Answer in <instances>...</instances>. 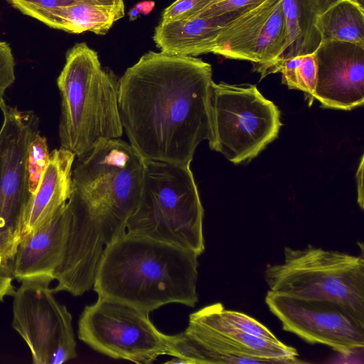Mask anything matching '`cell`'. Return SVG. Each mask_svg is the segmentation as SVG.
<instances>
[{"label": "cell", "mask_w": 364, "mask_h": 364, "mask_svg": "<svg viewBox=\"0 0 364 364\" xmlns=\"http://www.w3.org/2000/svg\"><path fill=\"white\" fill-rule=\"evenodd\" d=\"M220 303L189 316L185 333L204 350L208 363H296L297 350L236 328L220 313Z\"/></svg>", "instance_id": "cell-11"}, {"label": "cell", "mask_w": 364, "mask_h": 364, "mask_svg": "<svg viewBox=\"0 0 364 364\" xmlns=\"http://www.w3.org/2000/svg\"><path fill=\"white\" fill-rule=\"evenodd\" d=\"M220 313L230 323L247 333L272 342L280 341L267 327L243 313L226 310L222 304L220 305Z\"/></svg>", "instance_id": "cell-25"}, {"label": "cell", "mask_w": 364, "mask_h": 364, "mask_svg": "<svg viewBox=\"0 0 364 364\" xmlns=\"http://www.w3.org/2000/svg\"><path fill=\"white\" fill-rule=\"evenodd\" d=\"M105 5H123V0H93Z\"/></svg>", "instance_id": "cell-32"}, {"label": "cell", "mask_w": 364, "mask_h": 364, "mask_svg": "<svg viewBox=\"0 0 364 364\" xmlns=\"http://www.w3.org/2000/svg\"><path fill=\"white\" fill-rule=\"evenodd\" d=\"M128 15L130 21H134L139 17L140 13L134 6H133L129 10Z\"/></svg>", "instance_id": "cell-33"}, {"label": "cell", "mask_w": 364, "mask_h": 364, "mask_svg": "<svg viewBox=\"0 0 364 364\" xmlns=\"http://www.w3.org/2000/svg\"><path fill=\"white\" fill-rule=\"evenodd\" d=\"M168 355L173 357L166 363L178 364H207V359L203 348L185 332L169 335Z\"/></svg>", "instance_id": "cell-23"}, {"label": "cell", "mask_w": 364, "mask_h": 364, "mask_svg": "<svg viewBox=\"0 0 364 364\" xmlns=\"http://www.w3.org/2000/svg\"><path fill=\"white\" fill-rule=\"evenodd\" d=\"M75 159L72 152L61 148L50 154L48 165L16 223L17 244L23 236L46 225L66 205L72 193Z\"/></svg>", "instance_id": "cell-15"}, {"label": "cell", "mask_w": 364, "mask_h": 364, "mask_svg": "<svg viewBox=\"0 0 364 364\" xmlns=\"http://www.w3.org/2000/svg\"><path fill=\"white\" fill-rule=\"evenodd\" d=\"M69 220L66 203L46 225L20 239L11 262L15 279L53 278L64 257Z\"/></svg>", "instance_id": "cell-16"}, {"label": "cell", "mask_w": 364, "mask_h": 364, "mask_svg": "<svg viewBox=\"0 0 364 364\" xmlns=\"http://www.w3.org/2000/svg\"><path fill=\"white\" fill-rule=\"evenodd\" d=\"M265 303L282 328L310 343L344 354L364 347V315L328 300L306 299L268 291Z\"/></svg>", "instance_id": "cell-10"}, {"label": "cell", "mask_w": 364, "mask_h": 364, "mask_svg": "<svg viewBox=\"0 0 364 364\" xmlns=\"http://www.w3.org/2000/svg\"><path fill=\"white\" fill-rule=\"evenodd\" d=\"M316 81L313 98L324 107L350 110L364 102V47L322 41L316 50Z\"/></svg>", "instance_id": "cell-14"}, {"label": "cell", "mask_w": 364, "mask_h": 364, "mask_svg": "<svg viewBox=\"0 0 364 364\" xmlns=\"http://www.w3.org/2000/svg\"><path fill=\"white\" fill-rule=\"evenodd\" d=\"M14 58L9 45L0 41V104L4 102L6 90L15 80Z\"/></svg>", "instance_id": "cell-27"}, {"label": "cell", "mask_w": 364, "mask_h": 364, "mask_svg": "<svg viewBox=\"0 0 364 364\" xmlns=\"http://www.w3.org/2000/svg\"><path fill=\"white\" fill-rule=\"evenodd\" d=\"M61 97L60 148L80 158L99 142L123 134L119 77L102 68L95 50L78 43L66 53L57 79Z\"/></svg>", "instance_id": "cell-3"}, {"label": "cell", "mask_w": 364, "mask_h": 364, "mask_svg": "<svg viewBox=\"0 0 364 364\" xmlns=\"http://www.w3.org/2000/svg\"><path fill=\"white\" fill-rule=\"evenodd\" d=\"M53 280L48 276L23 280L14 296L12 327L34 364H60L77 357L72 316L53 296Z\"/></svg>", "instance_id": "cell-9"}, {"label": "cell", "mask_w": 364, "mask_h": 364, "mask_svg": "<svg viewBox=\"0 0 364 364\" xmlns=\"http://www.w3.org/2000/svg\"><path fill=\"white\" fill-rule=\"evenodd\" d=\"M198 257L193 251L126 232L105 247L93 289L98 296L147 314L171 303L193 307Z\"/></svg>", "instance_id": "cell-2"}, {"label": "cell", "mask_w": 364, "mask_h": 364, "mask_svg": "<svg viewBox=\"0 0 364 364\" xmlns=\"http://www.w3.org/2000/svg\"><path fill=\"white\" fill-rule=\"evenodd\" d=\"M11 259L0 255V301L6 296H14L16 293L13 285L14 278L10 262Z\"/></svg>", "instance_id": "cell-28"}, {"label": "cell", "mask_w": 364, "mask_h": 364, "mask_svg": "<svg viewBox=\"0 0 364 364\" xmlns=\"http://www.w3.org/2000/svg\"><path fill=\"white\" fill-rule=\"evenodd\" d=\"M264 279L271 291L336 301L364 315L363 255L310 245L303 249L286 247L283 262L267 266Z\"/></svg>", "instance_id": "cell-6"}, {"label": "cell", "mask_w": 364, "mask_h": 364, "mask_svg": "<svg viewBox=\"0 0 364 364\" xmlns=\"http://www.w3.org/2000/svg\"><path fill=\"white\" fill-rule=\"evenodd\" d=\"M49 161L47 140L38 133L30 144L26 160L28 185L31 195L36 190Z\"/></svg>", "instance_id": "cell-22"}, {"label": "cell", "mask_w": 364, "mask_h": 364, "mask_svg": "<svg viewBox=\"0 0 364 364\" xmlns=\"http://www.w3.org/2000/svg\"><path fill=\"white\" fill-rule=\"evenodd\" d=\"M336 1L282 0L287 45L277 60L316 52L322 42L316 26L318 18Z\"/></svg>", "instance_id": "cell-19"}, {"label": "cell", "mask_w": 364, "mask_h": 364, "mask_svg": "<svg viewBox=\"0 0 364 364\" xmlns=\"http://www.w3.org/2000/svg\"><path fill=\"white\" fill-rule=\"evenodd\" d=\"M287 30L282 0H266L227 26L218 36L212 53L250 61L261 75L284 53Z\"/></svg>", "instance_id": "cell-12"}, {"label": "cell", "mask_w": 364, "mask_h": 364, "mask_svg": "<svg viewBox=\"0 0 364 364\" xmlns=\"http://www.w3.org/2000/svg\"><path fill=\"white\" fill-rule=\"evenodd\" d=\"M212 77L200 58L149 51L119 77L123 129L145 161L191 165L210 136Z\"/></svg>", "instance_id": "cell-1"}, {"label": "cell", "mask_w": 364, "mask_h": 364, "mask_svg": "<svg viewBox=\"0 0 364 364\" xmlns=\"http://www.w3.org/2000/svg\"><path fill=\"white\" fill-rule=\"evenodd\" d=\"M77 334L90 348L114 359L149 364L169 353V335L160 332L149 314L100 296L84 309Z\"/></svg>", "instance_id": "cell-8"}, {"label": "cell", "mask_w": 364, "mask_h": 364, "mask_svg": "<svg viewBox=\"0 0 364 364\" xmlns=\"http://www.w3.org/2000/svg\"><path fill=\"white\" fill-rule=\"evenodd\" d=\"M0 232L14 234L19 216L31 196L26 160L31 142L40 133L33 111L0 104Z\"/></svg>", "instance_id": "cell-13"}, {"label": "cell", "mask_w": 364, "mask_h": 364, "mask_svg": "<svg viewBox=\"0 0 364 364\" xmlns=\"http://www.w3.org/2000/svg\"><path fill=\"white\" fill-rule=\"evenodd\" d=\"M145 162L120 138L99 142L77 158L68 204L100 218L110 242L114 241L126 233L127 220L139 203Z\"/></svg>", "instance_id": "cell-4"}, {"label": "cell", "mask_w": 364, "mask_h": 364, "mask_svg": "<svg viewBox=\"0 0 364 364\" xmlns=\"http://www.w3.org/2000/svg\"><path fill=\"white\" fill-rule=\"evenodd\" d=\"M240 16H194L169 22L161 21L155 28L153 39L162 53L198 56L210 53L220 33Z\"/></svg>", "instance_id": "cell-17"}, {"label": "cell", "mask_w": 364, "mask_h": 364, "mask_svg": "<svg viewBox=\"0 0 364 364\" xmlns=\"http://www.w3.org/2000/svg\"><path fill=\"white\" fill-rule=\"evenodd\" d=\"M213 0H176L165 9L161 22L187 19L196 16Z\"/></svg>", "instance_id": "cell-26"}, {"label": "cell", "mask_w": 364, "mask_h": 364, "mask_svg": "<svg viewBox=\"0 0 364 364\" xmlns=\"http://www.w3.org/2000/svg\"><path fill=\"white\" fill-rule=\"evenodd\" d=\"M145 161L141 198L126 232L200 256L205 250L204 210L190 166Z\"/></svg>", "instance_id": "cell-5"}, {"label": "cell", "mask_w": 364, "mask_h": 364, "mask_svg": "<svg viewBox=\"0 0 364 364\" xmlns=\"http://www.w3.org/2000/svg\"><path fill=\"white\" fill-rule=\"evenodd\" d=\"M266 0H213L196 16H240Z\"/></svg>", "instance_id": "cell-24"}, {"label": "cell", "mask_w": 364, "mask_h": 364, "mask_svg": "<svg viewBox=\"0 0 364 364\" xmlns=\"http://www.w3.org/2000/svg\"><path fill=\"white\" fill-rule=\"evenodd\" d=\"M316 53L294 56L286 59H279L268 67L262 74L266 75L281 73L282 82L289 89L299 90L305 92L311 101L316 81Z\"/></svg>", "instance_id": "cell-21"}, {"label": "cell", "mask_w": 364, "mask_h": 364, "mask_svg": "<svg viewBox=\"0 0 364 364\" xmlns=\"http://www.w3.org/2000/svg\"><path fill=\"white\" fill-rule=\"evenodd\" d=\"M316 26L322 41L364 47V9L360 0H336L319 16Z\"/></svg>", "instance_id": "cell-20"}, {"label": "cell", "mask_w": 364, "mask_h": 364, "mask_svg": "<svg viewBox=\"0 0 364 364\" xmlns=\"http://www.w3.org/2000/svg\"><path fill=\"white\" fill-rule=\"evenodd\" d=\"M210 119V149L235 164L257 156L277 138L282 126L277 107L255 85L213 81Z\"/></svg>", "instance_id": "cell-7"}, {"label": "cell", "mask_w": 364, "mask_h": 364, "mask_svg": "<svg viewBox=\"0 0 364 364\" xmlns=\"http://www.w3.org/2000/svg\"><path fill=\"white\" fill-rule=\"evenodd\" d=\"M155 2L153 1H144L137 3L134 6L139 11L140 14L147 15L154 9Z\"/></svg>", "instance_id": "cell-31"}, {"label": "cell", "mask_w": 364, "mask_h": 364, "mask_svg": "<svg viewBox=\"0 0 364 364\" xmlns=\"http://www.w3.org/2000/svg\"><path fill=\"white\" fill-rule=\"evenodd\" d=\"M357 191H358V203L361 208H363V156L360 159L356 173Z\"/></svg>", "instance_id": "cell-30"}, {"label": "cell", "mask_w": 364, "mask_h": 364, "mask_svg": "<svg viewBox=\"0 0 364 364\" xmlns=\"http://www.w3.org/2000/svg\"><path fill=\"white\" fill-rule=\"evenodd\" d=\"M14 7L28 6L50 9L62 6L78 0H8Z\"/></svg>", "instance_id": "cell-29"}, {"label": "cell", "mask_w": 364, "mask_h": 364, "mask_svg": "<svg viewBox=\"0 0 364 364\" xmlns=\"http://www.w3.org/2000/svg\"><path fill=\"white\" fill-rule=\"evenodd\" d=\"M16 9L49 27L77 34L91 31L105 35L114 22L124 16V4L105 5L93 0H78L50 9L28 6Z\"/></svg>", "instance_id": "cell-18"}]
</instances>
